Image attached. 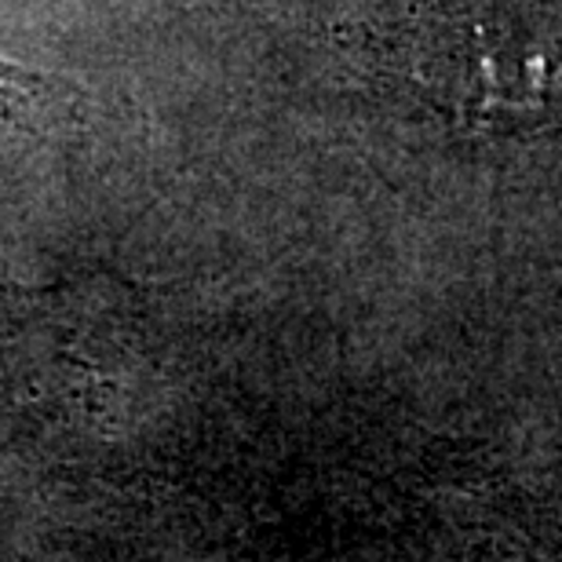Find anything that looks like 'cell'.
Segmentation results:
<instances>
[{
	"mask_svg": "<svg viewBox=\"0 0 562 562\" xmlns=\"http://www.w3.org/2000/svg\"><path fill=\"white\" fill-rule=\"evenodd\" d=\"M424 74L438 106L479 125H537L562 106V37L512 0H464L427 33Z\"/></svg>",
	"mask_w": 562,
	"mask_h": 562,
	"instance_id": "1",
	"label": "cell"
},
{
	"mask_svg": "<svg viewBox=\"0 0 562 562\" xmlns=\"http://www.w3.org/2000/svg\"><path fill=\"white\" fill-rule=\"evenodd\" d=\"M52 99V81L0 55V132L26 128Z\"/></svg>",
	"mask_w": 562,
	"mask_h": 562,
	"instance_id": "2",
	"label": "cell"
}]
</instances>
